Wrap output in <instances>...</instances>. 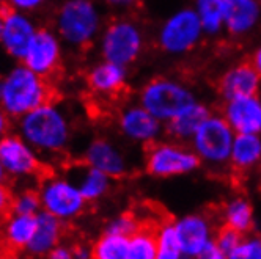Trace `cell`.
<instances>
[{
	"mask_svg": "<svg viewBox=\"0 0 261 259\" xmlns=\"http://www.w3.org/2000/svg\"><path fill=\"white\" fill-rule=\"evenodd\" d=\"M139 228H140V223L133 214H120L109 221L106 226V231L129 237V236H133Z\"/></svg>",
	"mask_w": 261,
	"mask_h": 259,
	"instance_id": "obj_32",
	"label": "cell"
},
{
	"mask_svg": "<svg viewBox=\"0 0 261 259\" xmlns=\"http://www.w3.org/2000/svg\"><path fill=\"white\" fill-rule=\"evenodd\" d=\"M65 44L54 28L38 27L22 63L44 79L57 74L63 63Z\"/></svg>",
	"mask_w": 261,
	"mask_h": 259,
	"instance_id": "obj_9",
	"label": "cell"
},
{
	"mask_svg": "<svg viewBox=\"0 0 261 259\" xmlns=\"http://www.w3.org/2000/svg\"><path fill=\"white\" fill-rule=\"evenodd\" d=\"M242 237H244V236H242L241 233H238V231H234L231 228L223 226L222 229H219L214 234V242L217 244L219 248H222L227 254H230L241 244Z\"/></svg>",
	"mask_w": 261,
	"mask_h": 259,
	"instance_id": "obj_33",
	"label": "cell"
},
{
	"mask_svg": "<svg viewBox=\"0 0 261 259\" xmlns=\"http://www.w3.org/2000/svg\"><path fill=\"white\" fill-rule=\"evenodd\" d=\"M41 211L57 217L63 223L76 220L85 209L87 199L68 175H54L38 187Z\"/></svg>",
	"mask_w": 261,
	"mask_h": 259,
	"instance_id": "obj_7",
	"label": "cell"
},
{
	"mask_svg": "<svg viewBox=\"0 0 261 259\" xmlns=\"http://www.w3.org/2000/svg\"><path fill=\"white\" fill-rule=\"evenodd\" d=\"M19 134L40 156L65 153L72 140V123L66 110L54 101H47L16 120Z\"/></svg>",
	"mask_w": 261,
	"mask_h": 259,
	"instance_id": "obj_1",
	"label": "cell"
},
{
	"mask_svg": "<svg viewBox=\"0 0 261 259\" xmlns=\"http://www.w3.org/2000/svg\"><path fill=\"white\" fill-rule=\"evenodd\" d=\"M13 195L5 182H0V220L5 218L8 212H11Z\"/></svg>",
	"mask_w": 261,
	"mask_h": 259,
	"instance_id": "obj_35",
	"label": "cell"
},
{
	"mask_svg": "<svg viewBox=\"0 0 261 259\" xmlns=\"http://www.w3.org/2000/svg\"><path fill=\"white\" fill-rule=\"evenodd\" d=\"M38 30L32 14L13 8H4V25L0 33V50L16 63L24 60L25 52Z\"/></svg>",
	"mask_w": 261,
	"mask_h": 259,
	"instance_id": "obj_11",
	"label": "cell"
},
{
	"mask_svg": "<svg viewBox=\"0 0 261 259\" xmlns=\"http://www.w3.org/2000/svg\"><path fill=\"white\" fill-rule=\"evenodd\" d=\"M36 229V215L11 214L5 223V240L11 248L25 250Z\"/></svg>",
	"mask_w": 261,
	"mask_h": 259,
	"instance_id": "obj_25",
	"label": "cell"
},
{
	"mask_svg": "<svg viewBox=\"0 0 261 259\" xmlns=\"http://www.w3.org/2000/svg\"><path fill=\"white\" fill-rule=\"evenodd\" d=\"M4 91L0 107L11 120H19L41 104L52 101V87L22 62L14 63L2 74Z\"/></svg>",
	"mask_w": 261,
	"mask_h": 259,
	"instance_id": "obj_3",
	"label": "cell"
},
{
	"mask_svg": "<svg viewBox=\"0 0 261 259\" xmlns=\"http://www.w3.org/2000/svg\"><path fill=\"white\" fill-rule=\"evenodd\" d=\"M46 4H47V0H7L8 8L22 11V13H29V14L40 11Z\"/></svg>",
	"mask_w": 261,
	"mask_h": 259,
	"instance_id": "obj_34",
	"label": "cell"
},
{
	"mask_svg": "<svg viewBox=\"0 0 261 259\" xmlns=\"http://www.w3.org/2000/svg\"><path fill=\"white\" fill-rule=\"evenodd\" d=\"M41 211V201L38 190H21L16 193L11 201V212L22 215H36Z\"/></svg>",
	"mask_w": 261,
	"mask_h": 259,
	"instance_id": "obj_30",
	"label": "cell"
},
{
	"mask_svg": "<svg viewBox=\"0 0 261 259\" xmlns=\"http://www.w3.org/2000/svg\"><path fill=\"white\" fill-rule=\"evenodd\" d=\"M259 77L261 76L250 62L238 63L222 74L217 83L219 93L225 101L242 96H253L259 87Z\"/></svg>",
	"mask_w": 261,
	"mask_h": 259,
	"instance_id": "obj_17",
	"label": "cell"
},
{
	"mask_svg": "<svg viewBox=\"0 0 261 259\" xmlns=\"http://www.w3.org/2000/svg\"><path fill=\"white\" fill-rule=\"evenodd\" d=\"M195 259H228V254L222 248H219L217 244L213 240L211 244H208L195 256Z\"/></svg>",
	"mask_w": 261,
	"mask_h": 259,
	"instance_id": "obj_36",
	"label": "cell"
},
{
	"mask_svg": "<svg viewBox=\"0 0 261 259\" xmlns=\"http://www.w3.org/2000/svg\"><path fill=\"white\" fill-rule=\"evenodd\" d=\"M210 115L211 113L206 105L194 102L188 108H184L182 112H179L176 117L167 121V134L178 140L192 138L197 129Z\"/></svg>",
	"mask_w": 261,
	"mask_h": 259,
	"instance_id": "obj_23",
	"label": "cell"
},
{
	"mask_svg": "<svg viewBox=\"0 0 261 259\" xmlns=\"http://www.w3.org/2000/svg\"><path fill=\"white\" fill-rule=\"evenodd\" d=\"M228 259H261V236L247 234L228 254Z\"/></svg>",
	"mask_w": 261,
	"mask_h": 259,
	"instance_id": "obj_31",
	"label": "cell"
},
{
	"mask_svg": "<svg viewBox=\"0 0 261 259\" xmlns=\"http://www.w3.org/2000/svg\"><path fill=\"white\" fill-rule=\"evenodd\" d=\"M10 129H11V118L7 115L5 110L0 107V138L7 135L10 132Z\"/></svg>",
	"mask_w": 261,
	"mask_h": 259,
	"instance_id": "obj_39",
	"label": "cell"
},
{
	"mask_svg": "<svg viewBox=\"0 0 261 259\" xmlns=\"http://www.w3.org/2000/svg\"><path fill=\"white\" fill-rule=\"evenodd\" d=\"M146 146L145 170L153 178L169 179L186 176L198 170L201 165L195 151L178 143L156 140Z\"/></svg>",
	"mask_w": 261,
	"mask_h": 259,
	"instance_id": "obj_6",
	"label": "cell"
},
{
	"mask_svg": "<svg viewBox=\"0 0 261 259\" xmlns=\"http://www.w3.org/2000/svg\"><path fill=\"white\" fill-rule=\"evenodd\" d=\"M5 259H19L17 256H8V257H5Z\"/></svg>",
	"mask_w": 261,
	"mask_h": 259,
	"instance_id": "obj_47",
	"label": "cell"
},
{
	"mask_svg": "<svg viewBox=\"0 0 261 259\" xmlns=\"http://www.w3.org/2000/svg\"><path fill=\"white\" fill-rule=\"evenodd\" d=\"M195 11L204 33H217L223 27V4L222 0H197Z\"/></svg>",
	"mask_w": 261,
	"mask_h": 259,
	"instance_id": "obj_29",
	"label": "cell"
},
{
	"mask_svg": "<svg viewBox=\"0 0 261 259\" xmlns=\"http://www.w3.org/2000/svg\"><path fill=\"white\" fill-rule=\"evenodd\" d=\"M84 163L93 166L112 179L123 178L129 171V162L124 153L109 138L96 137L88 141L82 153Z\"/></svg>",
	"mask_w": 261,
	"mask_h": 259,
	"instance_id": "obj_14",
	"label": "cell"
},
{
	"mask_svg": "<svg viewBox=\"0 0 261 259\" xmlns=\"http://www.w3.org/2000/svg\"><path fill=\"white\" fill-rule=\"evenodd\" d=\"M47 259H74V251L68 245H57L47 254Z\"/></svg>",
	"mask_w": 261,
	"mask_h": 259,
	"instance_id": "obj_38",
	"label": "cell"
},
{
	"mask_svg": "<svg viewBox=\"0 0 261 259\" xmlns=\"http://www.w3.org/2000/svg\"><path fill=\"white\" fill-rule=\"evenodd\" d=\"M154 237H156V259H181L184 256L172 220L162 221L154 229Z\"/></svg>",
	"mask_w": 261,
	"mask_h": 259,
	"instance_id": "obj_27",
	"label": "cell"
},
{
	"mask_svg": "<svg viewBox=\"0 0 261 259\" xmlns=\"http://www.w3.org/2000/svg\"><path fill=\"white\" fill-rule=\"evenodd\" d=\"M129 68L107 60L96 62L87 71V87L98 96L114 98L127 85Z\"/></svg>",
	"mask_w": 261,
	"mask_h": 259,
	"instance_id": "obj_16",
	"label": "cell"
},
{
	"mask_svg": "<svg viewBox=\"0 0 261 259\" xmlns=\"http://www.w3.org/2000/svg\"><path fill=\"white\" fill-rule=\"evenodd\" d=\"M0 163L8 178L27 179L41 170V157L17 132L0 138Z\"/></svg>",
	"mask_w": 261,
	"mask_h": 259,
	"instance_id": "obj_12",
	"label": "cell"
},
{
	"mask_svg": "<svg viewBox=\"0 0 261 259\" xmlns=\"http://www.w3.org/2000/svg\"><path fill=\"white\" fill-rule=\"evenodd\" d=\"M233 140V129L228 121L223 117L210 115L194 134L192 145L201 162L220 166L230 162Z\"/></svg>",
	"mask_w": 261,
	"mask_h": 259,
	"instance_id": "obj_8",
	"label": "cell"
},
{
	"mask_svg": "<svg viewBox=\"0 0 261 259\" xmlns=\"http://www.w3.org/2000/svg\"><path fill=\"white\" fill-rule=\"evenodd\" d=\"M181 259H195V257H192V256H182Z\"/></svg>",
	"mask_w": 261,
	"mask_h": 259,
	"instance_id": "obj_46",
	"label": "cell"
},
{
	"mask_svg": "<svg viewBox=\"0 0 261 259\" xmlns=\"http://www.w3.org/2000/svg\"><path fill=\"white\" fill-rule=\"evenodd\" d=\"M2 25H4V10H0V33H2Z\"/></svg>",
	"mask_w": 261,
	"mask_h": 259,
	"instance_id": "obj_43",
	"label": "cell"
},
{
	"mask_svg": "<svg viewBox=\"0 0 261 259\" xmlns=\"http://www.w3.org/2000/svg\"><path fill=\"white\" fill-rule=\"evenodd\" d=\"M222 220L227 228H231L242 236L249 234L255 225V211L252 203L242 195L230 198L223 205Z\"/></svg>",
	"mask_w": 261,
	"mask_h": 259,
	"instance_id": "obj_24",
	"label": "cell"
},
{
	"mask_svg": "<svg viewBox=\"0 0 261 259\" xmlns=\"http://www.w3.org/2000/svg\"><path fill=\"white\" fill-rule=\"evenodd\" d=\"M203 33L195 10L182 8L167 19L158 35L159 47L167 53H182L191 50Z\"/></svg>",
	"mask_w": 261,
	"mask_h": 259,
	"instance_id": "obj_10",
	"label": "cell"
},
{
	"mask_svg": "<svg viewBox=\"0 0 261 259\" xmlns=\"http://www.w3.org/2000/svg\"><path fill=\"white\" fill-rule=\"evenodd\" d=\"M74 251V259H91V248L85 245H77L76 248H72Z\"/></svg>",
	"mask_w": 261,
	"mask_h": 259,
	"instance_id": "obj_40",
	"label": "cell"
},
{
	"mask_svg": "<svg viewBox=\"0 0 261 259\" xmlns=\"http://www.w3.org/2000/svg\"><path fill=\"white\" fill-rule=\"evenodd\" d=\"M223 25L238 36L250 32L259 19L258 0H222Z\"/></svg>",
	"mask_w": 261,
	"mask_h": 259,
	"instance_id": "obj_19",
	"label": "cell"
},
{
	"mask_svg": "<svg viewBox=\"0 0 261 259\" xmlns=\"http://www.w3.org/2000/svg\"><path fill=\"white\" fill-rule=\"evenodd\" d=\"M62 234L63 221L44 211H40L36 214V229L25 250L32 256H47L52 248L60 244Z\"/></svg>",
	"mask_w": 261,
	"mask_h": 259,
	"instance_id": "obj_21",
	"label": "cell"
},
{
	"mask_svg": "<svg viewBox=\"0 0 261 259\" xmlns=\"http://www.w3.org/2000/svg\"><path fill=\"white\" fill-rule=\"evenodd\" d=\"M142 0H101V4H104L109 8H115V10H129L137 7Z\"/></svg>",
	"mask_w": 261,
	"mask_h": 259,
	"instance_id": "obj_37",
	"label": "cell"
},
{
	"mask_svg": "<svg viewBox=\"0 0 261 259\" xmlns=\"http://www.w3.org/2000/svg\"><path fill=\"white\" fill-rule=\"evenodd\" d=\"M238 171L253 170L261 163V137L259 134H238L233 140L230 162Z\"/></svg>",
	"mask_w": 261,
	"mask_h": 259,
	"instance_id": "obj_22",
	"label": "cell"
},
{
	"mask_svg": "<svg viewBox=\"0 0 261 259\" xmlns=\"http://www.w3.org/2000/svg\"><path fill=\"white\" fill-rule=\"evenodd\" d=\"M173 226L184 256L195 257L214 240L213 221L201 212H191L178 217L173 220Z\"/></svg>",
	"mask_w": 261,
	"mask_h": 259,
	"instance_id": "obj_13",
	"label": "cell"
},
{
	"mask_svg": "<svg viewBox=\"0 0 261 259\" xmlns=\"http://www.w3.org/2000/svg\"><path fill=\"white\" fill-rule=\"evenodd\" d=\"M104 28V14L96 0H63L54 14V30L71 49H87Z\"/></svg>",
	"mask_w": 261,
	"mask_h": 259,
	"instance_id": "obj_2",
	"label": "cell"
},
{
	"mask_svg": "<svg viewBox=\"0 0 261 259\" xmlns=\"http://www.w3.org/2000/svg\"><path fill=\"white\" fill-rule=\"evenodd\" d=\"M127 244L129 237L104 231L91 247V259H129Z\"/></svg>",
	"mask_w": 261,
	"mask_h": 259,
	"instance_id": "obj_26",
	"label": "cell"
},
{
	"mask_svg": "<svg viewBox=\"0 0 261 259\" xmlns=\"http://www.w3.org/2000/svg\"><path fill=\"white\" fill-rule=\"evenodd\" d=\"M194 102L195 98L188 88L167 77L148 80L139 93V104L161 123L172 120Z\"/></svg>",
	"mask_w": 261,
	"mask_h": 259,
	"instance_id": "obj_5",
	"label": "cell"
},
{
	"mask_svg": "<svg viewBox=\"0 0 261 259\" xmlns=\"http://www.w3.org/2000/svg\"><path fill=\"white\" fill-rule=\"evenodd\" d=\"M223 113V118L238 134L261 132V99H258L256 95L227 101Z\"/></svg>",
	"mask_w": 261,
	"mask_h": 259,
	"instance_id": "obj_18",
	"label": "cell"
},
{
	"mask_svg": "<svg viewBox=\"0 0 261 259\" xmlns=\"http://www.w3.org/2000/svg\"><path fill=\"white\" fill-rule=\"evenodd\" d=\"M7 7V0H0V10H4Z\"/></svg>",
	"mask_w": 261,
	"mask_h": 259,
	"instance_id": "obj_45",
	"label": "cell"
},
{
	"mask_svg": "<svg viewBox=\"0 0 261 259\" xmlns=\"http://www.w3.org/2000/svg\"><path fill=\"white\" fill-rule=\"evenodd\" d=\"M117 124L120 134L124 138L134 143H142L145 146L156 141L162 129L161 121L140 104L123 107L118 113Z\"/></svg>",
	"mask_w": 261,
	"mask_h": 259,
	"instance_id": "obj_15",
	"label": "cell"
},
{
	"mask_svg": "<svg viewBox=\"0 0 261 259\" xmlns=\"http://www.w3.org/2000/svg\"><path fill=\"white\" fill-rule=\"evenodd\" d=\"M76 184L87 203H96L102 199L112 189V178L106 173L93 168L87 163L74 165L66 173Z\"/></svg>",
	"mask_w": 261,
	"mask_h": 259,
	"instance_id": "obj_20",
	"label": "cell"
},
{
	"mask_svg": "<svg viewBox=\"0 0 261 259\" xmlns=\"http://www.w3.org/2000/svg\"><path fill=\"white\" fill-rule=\"evenodd\" d=\"M2 91H4V82H2V76H0V99H2Z\"/></svg>",
	"mask_w": 261,
	"mask_h": 259,
	"instance_id": "obj_44",
	"label": "cell"
},
{
	"mask_svg": "<svg viewBox=\"0 0 261 259\" xmlns=\"http://www.w3.org/2000/svg\"><path fill=\"white\" fill-rule=\"evenodd\" d=\"M250 63L253 65V68L256 69V72L261 76V47H258V49L255 50V53L252 55Z\"/></svg>",
	"mask_w": 261,
	"mask_h": 259,
	"instance_id": "obj_41",
	"label": "cell"
},
{
	"mask_svg": "<svg viewBox=\"0 0 261 259\" xmlns=\"http://www.w3.org/2000/svg\"><path fill=\"white\" fill-rule=\"evenodd\" d=\"M7 173H5V170H4V166H2V163H0V182H5L7 181Z\"/></svg>",
	"mask_w": 261,
	"mask_h": 259,
	"instance_id": "obj_42",
	"label": "cell"
},
{
	"mask_svg": "<svg viewBox=\"0 0 261 259\" xmlns=\"http://www.w3.org/2000/svg\"><path fill=\"white\" fill-rule=\"evenodd\" d=\"M145 38L140 25L129 17H117L107 24L98 38V50L102 60L129 68L143 52Z\"/></svg>",
	"mask_w": 261,
	"mask_h": 259,
	"instance_id": "obj_4",
	"label": "cell"
},
{
	"mask_svg": "<svg viewBox=\"0 0 261 259\" xmlns=\"http://www.w3.org/2000/svg\"><path fill=\"white\" fill-rule=\"evenodd\" d=\"M129 259H156V237L154 229L150 226H140L127 244Z\"/></svg>",
	"mask_w": 261,
	"mask_h": 259,
	"instance_id": "obj_28",
	"label": "cell"
}]
</instances>
